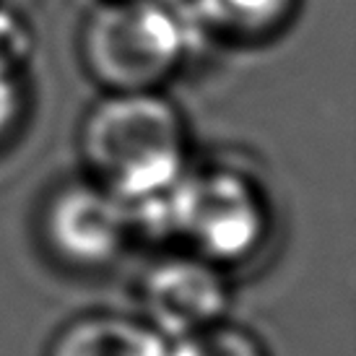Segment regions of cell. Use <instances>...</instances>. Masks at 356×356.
Returning <instances> with one entry per match:
<instances>
[{"mask_svg": "<svg viewBox=\"0 0 356 356\" xmlns=\"http://www.w3.org/2000/svg\"><path fill=\"white\" fill-rule=\"evenodd\" d=\"M167 356H273L266 341L250 327L232 320L195 330L190 336L172 338Z\"/></svg>", "mask_w": 356, "mask_h": 356, "instance_id": "cell-9", "label": "cell"}, {"mask_svg": "<svg viewBox=\"0 0 356 356\" xmlns=\"http://www.w3.org/2000/svg\"><path fill=\"white\" fill-rule=\"evenodd\" d=\"M169 341L140 317L83 312L65 320L42 356H167Z\"/></svg>", "mask_w": 356, "mask_h": 356, "instance_id": "cell-6", "label": "cell"}, {"mask_svg": "<svg viewBox=\"0 0 356 356\" xmlns=\"http://www.w3.org/2000/svg\"><path fill=\"white\" fill-rule=\"evenodd\" d=\"M200 44L182 0H99L79 34L81 63L102 91H164Z\"/></svg>", "mask_w": 356, "mask_h": 356, "instance_id": "cell-3", "label": "cell"}, {"mask_svg": "<svg viewBox=\"0 0 356 356\" xmlns=\"http://www.w3.org/2000/svg\"><path fill=\"white\" fill-rule=\"evenodd\" d=\"M203 42L263 44L294 21L299 0H182Z\"/></svg>", "mask_w": 356, "mask_h": 356, "instance_id": "cell-7", "label": "cell"}, {"mask_svg": "<svg viewBox=\"0 0 356 356\" xmlns=\"http://www.w3.org/2000/svg\"><path fill=\"white\" fill-rule=\"evenodd\" d=\"M140 320L167 341L227 320L232 305L229 270L188 250L167 252L138 278Z\"/></svg>", "mask_w": 356, "mask_h": 356, "instance_id": "cell-5", "label": "cell"}, {"mask_svg": "<svg viewBox=\"0 0 356 356\" xmlns=\"http://www.w3.org/2000/svg\"><path fill=\"white\" fill-rule=\"evenodd\" d=\"M31 60L34 37L26 19L0 6V146L16 136L29 107Z\"/></svg>", "mask_w": 356, "mask_h": 356, "instance_id": "cell-8", "label": "cell"}, {"mask_svg": "<svg viewBox=\"0 0 356 356\" xmlns=\"http://www.w3.org/2000/svg\"><path fill=\"white\" fill-rule=\"evenodd\" d=\"M138 232L136 208L89 177L68 179L50 190L37 213L44 252L81 273L115 266Z\"/></svg>", "mask_w": 356, "mask_h": 356, "instance_id": "cell-4", "label": "cell"}, {"mask_svg": "<svg viewBox=\"0 0 356 356\" xmlns=\"http://www.w3.org/2000/svg\"><path fill=\"white\" fill-rule=\"evenodd\" d=\"M79 156L83 177L138 208L193 164L188 122L164 91H104L81 120Z\"/></svg>", "mask_w": 356, "mask_h": 356, "instance_id": "cell-1", "label": "cell"}, {"mask_svg": "<svg viewBox=\"0 0 356 356\" xmlns=\"http://www.w3.org/2000/svg\"><path fill=\"white\" fill-rule=\"evenodd\" d=\"M136 213L140 232L164 234L224 270L252 260L273 227L268 193L252 172L234 164H190Z\"/></svg>", "mask_w": 356, "mask_h": 356, "instance_id": "cell-2", "label": "cell"}]
</instances>
